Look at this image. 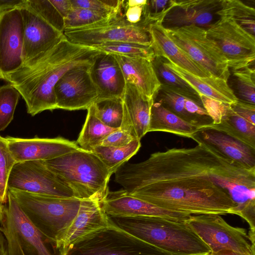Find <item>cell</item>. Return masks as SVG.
I'll list each match as a JSON object with an SVG mask.
<instances>
[{
	"label": "cell",
	"instance_id": "41",
	"mask_svg": "<svg viewBox=\"0 0 255 255\" xmlns=\"http://www.w3.org/2000/svg\"><path fill=\"white\" fill-rule=\"evenodd\" d=\"M236 215L247 222L250 227L248 235L252 240L255 242V200L249 201L237 206Z\"/></svg>",
	"mask_w": 255,
	"mask_h": 255
},
{
	"label": "cell",
	"instance_id": "50",
	"mask_svg": "<svg viewBox=\"0 0 255 255\" xmlns=\"http://www.w3.org/2000/svg\"><path fill=\"white\" fill-rule=\"evenodd\" d=\"M208 255H241L231 251H221L216 253H210Z\"/></svg>",
	"mask_w": 255,
	"mask_h": 255
},
{
	"label": "cell",
	"instance_id": "22",
	"mask_svg": "<svg viewBox=\"0 0 255 255\" xmlns=\"http://www.w3.org/2000/svg\"><path fill=\"white\" fill-rule=\"evenodd\" d=\"M90 72L99 92L98 99L123 98L126 82L114 55L102 52L91 67Z\"/></svg>",
	"mask_w": 255,
	"mask_h": 255
},
{
	"label": "cell",
	"instance_id": "14",
	"mask_svg": "<svg viewBox=\"0 0 255 255\" xmlns=\"http://www.w3.org/2000/svg\"><path fill=\"white\" fill-rule=\"evenodd\" d=\"M23 21L20 8L0 14V78L23 64Z\"/></svg>",
	"mask_w": 255,
	"mask_h": 255
},
{
	"label": "cell",
	"instance_id": "24",
	"mask_svg": "<svg viewBox=\"0 0 255 255\" xmlns=\"http://www.w3.org/2000/svg\"><path fill=\"white\" fill-rule=\"evenodd\" d=\"M114 55L120 66L126 83L133 85L147 97L153 98L161 84L152 61L142 57Z\"/></svg>",
	"mask_w": 255,
	"mask_h": 255
},
{
	"label": "cell",
	"instance_id": "4",
	"mask_svg": "<svg viewBox=\"0 0 255 255\" xmlns=\"http://www.w3.org/2000/svg\"><path fill=\"white\" fill-rule=\"evenodd\" d=\"M42 162L73 191L76 198L102 201L109 191L112 174L92 151L80 148Z\"/></svg>",
	"mask_w": 255,
	"mask_h": 255
},
{
	"label": "cell",
	"instance_id": "8",
	"mask_svg": "<svg viewBox=\"0 0 255 255\" xmlns=\"http://www.w3.org/2000/svg\"><path fill=\"white\" fill-rule=\"evenodd\" d=\"M185 223L211 253L231 251L241 255H255V242L246 230L231 226L220 215H191Z\"/></svg>",
	"mask_w": 255,
	"mask_h": 255
},
{
	"label": "cell",
	"instance_id": "10",
	"mask_svg": "<svg viewBox=\"0 0 255 255\" xmlns=\"http://www.w3.org/2000/svg\"><path fill=\"white\" fill-rule=\"evenodd\" d=\"M63 34L71 43L89 47L116 41L150 45L147 27L128 23L124 14L113 15L92 25L65 29Z\"/></svg>",
	"mask_w": 255,
	"mask_h": 255
},
{
	"label": "cell",
	"instance_id": "12",
	"mask_svg": "<svg viewBox=\"0 0 255 255\" xmlns=\"http://www.w3.org/2000/svg\"><path fill=\"white\" fill-rule=\"evenodd\" d=\"M8 190L59 197L75 198L73 191L42 161L16 163L7 182Z\"/></svg>",
	"mask_w": 255,
	"mask_h": 255
},
{
	"label": "cell",
	"instance_id": "17",
	"mask_svg": "<svg viewBox=\"0 0 255 255\" xmlns=\"http://www.w3.org/2000/svg\"><path fill=\"white\" fill-rule=\"evenodd\" d=\"M102 203L106 214L113 216H153L185 222L191 215L160 208L131 195L125 189L109 191Z\"/></svg>",
	"mask_w": 255,
	"mask_h": 255
},
{
	"label": "cell",
	"instance_id": "36",
	"mask_svg": "<svg viewBox=\"0 0 255 255\" xmlns=\"http://www.w3.org/2000/svg\"><path fill=\"white\" fill-rule=\"evenodd\" d=\"M114 15L116 14H108L86 8L72 7L68 16L64 19L65 29L92 25Z\"/></svg>",
	"mask_w": 255,
	"mask_h": 255
},
{
	"label": "cell",
	"instance_id": "25",
	"mask_svg": "<svg viewBox=\"0 0 255 255\" xmlns=\"http://www.w3.org/2000/svg\"><path fill=\"white\" fill-rule=\"evenodd\" d=\"M163 60L165 64L170 70L187 82L200 95L229 104L238 100L228 81L213 76L194 75L171 62L164 58Z\"/></svg>",
	"mask_w": 255,
	"mask_h": 255
},
{
	"label": "cell",
	"instance_id": "43",
	"mask_svg": "<svg viewBox=\"0 0 255 255\" xmlns=\"http://www.w3.org/2000/svg\"><path fill=\"white\" fill-rule=\"evenodd\" d=\"M230 106L236 114L255 125V105L237 100Z\"/></svg>",
	"mask_w": 255,
	"mask_h": 255
},
{
	"label": "cell",
	"instance_id": "31",
	"mask_svg": "<svg viewBox=\"0 0 255 255\" xmlns=\"http://www.w3.org/2000/svg\"><path fill=\"white\" fill-rule=\"evenodd\" d=\"M218 15L230 18L253 35H255V9L239 0H222Z\"/></svg>",
	"mask_w": 255,
	"mask_h": 255
},
{
	"label": "cell",
	"instance_id": "6",
	"mask_svg": "<svg viewBox=\"0 0 255 255\" xmlns=\"http://www.w3.org/2000/svg\"><path fill=\"white\" fill-rule=\"evenodd\" d=\"M0 225L8 255H62L57 242L33 225L8 191L0 211Z\"/></svg>",
	"mask_w": 255,
	"mask_h": 255
},
{
	"label": "cell",
	"instance_id": "15",
	"mask_svg": "<svg viewBox=\"0 0 255 255\" xmlns=\"http://www.w3.org/2000/svg\"><path fill=\"white\" fill-rule=\"evenodd\" d=\"M5 137L16 163L50 160L80 148L76 142L62 137L25 138L7 136Z\"/></svg>",
	"mask_w": 255,
	"mask_h": 255
},
{
	"label": "cell",
	"instance_id": "20",
	"mask_svg": "<svg viewBox=\"0 0 255 255\" xmlns=\"http://www.w3.org/2000/svg\"><path fill=\"white\" fill-rule=\"evenodd\" d=\"M123 100L124 114L120 128L140 140L148 132L153 98L147 97L135 86L126 83Z\"/></svg>",
	"mask_w": 255,
	"mask_h": 255
},
{
	"label": "cell",
	"instance_id": "2",
	"mask_svg": "<svg viewBox=\"0 0 255 255\" xmlns=\"http://www.w3.org/2000/svg\"><path fill=\"white\" fill-rule=\"evenodd\" d=\"M102 52L92 47L72 43L65 37L4 80L18 91L25 102L27 113L34 116L57 109L54 87L67 71L76 66L92 65Z\"/></svg>",
	"mask_w": 255,
	"mask_h": 255
},
{
	"label": "cell",
	"instance_id": "30",
	"mask_svg": "<svg viewBox=\"0 0 255 255\" xmlns=\"http://www.w3.org/2000/svg\"><path fill=\"white\" fill-rule=\"evenodd\" d=\"M140 146V140L136 139L123 147L98 145L91 151L100 158L112 175L135 154Z\"/></svg>",
	"mask_w": 255,
	"mask_h": 255
},
{
	"label": "cell",
	"instance_id": "33",
	"mask_svg": "<svg viewBox=\"0 0 255 255\" xmlns=\"http://www.w3.org/2000/svg\"><path fill=\"white\" fill-rule=\"evenodd\" d=\"M93 106L96 116L105 125L115 129L120 128L124 114L123 98L98 99Z\"/></svg>",
	"mask_w": 255,
	"mask_h": 255
},
{
	"label": "cell",
	"instance_id": "7",
	"mask_svg": "<svg viewBox=\"0 0 255 255\" xmlns=\"http://www.w3.org/2000/svg\"><path fill=\"white\" fill-rule=\"evenodd\" d=\"M62 255H172L111 225L62 251Z\"/></svg>",
	"mask_w": 255,
	"mask_h": 255
},
{
	"label": "cell",
	"instance_id": "5",
	"mask_svg": "<svg viewBox=\"0 0 255 255\" xmlns=\"http://www.w3.org/2000/svg\"><path fill=\"white\" fill-rule=\"evenodd\" d=\"M33 225L60 244L78 212L81 200L8 190Z\"/></svg>",
	"mask_w": 255,
	"mask_h": 255
},
{
	"label": "cell",
	"instance_id": "51",
	"mask_svg": "<svg viewBox=\"0 0 255 255\" xmlns=\"http://www.w3.org/2000/svg\"><path fill=\"white\" fill-rule=\"evenodd\" d=\"M2 205H3L0 203V211L1 209V207H2Z\"/></svg>",
	"mask_w": 255,
	"mask_h": 255
},
{
	"label": "cell",
	"instance_id": "35",
	"mask_svg": "<svg viewBox=\"0 0 255 255\" xmlns=\"http://www.w3.org/2000/svg\"><path fill=\"white\" fill-rule=\"evenodd\" d=\"M20 95L10 84L0 87V131L12 121Z\"/></svg>",
	"mask_w": 255,
	"mask_h": 255
},
{
	"label": "cell",
	"instance_id": "26",
	"mask_svg": "<svg viewBox=\"0 0 255 255\" xmlns=\"http://www.w3.org/2000/svg\"><path fill=\"white\" fill-rule=\"evenodd\" d=\"M200 128L184 121L160 103L152 104L148 132L163 131L191 138Z\"/></svg>",
	"mask_w": 255,
	"mask_h": 255
},
{
	"label": "cell",
	"instance_id": "34",
	"mask_svg": "<svg viewBox=\"0 0 255 255\" xmlns=\"http://www.w3.org/2000/svg\"><path fill=\"white\" fill-rule=\"evenodd\" d=\"M102 52L129 57H142L152 61L154 54L150 45L131 42H108L92 46Z\"/></svg>",
	"mask_w": 255,
	"mask_h": 255
},
{
	"label": "cell",
	"instance_id": "39",
	"mask_svg": "<svg viewBox=\"0 0 255 255\" xmlns=\"http://www.w3.org/2000/svg\"><path fill=\"white\" fill-rule=\"evenodd\" d=\"M172 5V0H147L143 6L142 25L145 27L154 23H161Z\"/></svg>",
	"mask_w": 255,
	"mask_h": 255
},
{
	"label": "cell",
	"instance_id": "48",
	"mask_svg": "<svg viewBox=\"0 0 255 255\" xmlns=\"http://www.w3.org/2000/svg\"><path fill=\"white\" fill-rule=\"evenodd\" d=\"M0 255H8L6 240L0 228Z\"/></svg>",
	"mask_w": 255,
	"mask_h": 255
},
{
	"label": "cell",
	"instance_id": "42",
	"mask_svg": "<svg viewBox=\"0 0 255 255\" xmlns=\"http://www.w3.org/2000/svg\"><path fill=\"white\" fill-rule=\"evenodd\" d=\"M136 139L128 132L120 128L111 133L103 140L100 145L123 147Z\"/></svg>",
	"mask_w": 255,
	"mask_h": 255
},
{
	"label": "cell",
	"instance_id": "23",
	"mask_svg": "<svg viewBox=\"0 0 255 255\" xmlns=\"http://www.w3.org/2000/svg\"><path fill=\"white\" fill-rule=\"evenodd\" d=\"M147 30L154 56L163 58L194 75L211 76L172 40L161 23L150 24L147 26Z\"/></svg>",
	"mask_w": 255,
	"mask_h": 255
},
{
	"label": "cell",
	"instance_id": "16",
	"mask_svg": "<svg viewBox=\"0 0 255 255\" xmlns=\"http://www.w3.org/2000/svg\"><path fill=\"white\" fill-rule=\"evenodd\" d=\"M222 0H172L162 25L174 28L194 25L206 30L220 19Z\"/></svg>",
	"mask_w": 255,
	"mask_h": 255
},
{
	"label": "cell",
	"instance_id": "44",
	"mask_svg": "<svg viewBox=\"0 0 255 255\" xmlns=\"http://www.w3.org/2000/svg\"><path fill=\"white\" fill-rule=\"evenodd\" d=\"M70 1L72 7L86 8L108 14H116L102 0H70Z\"/></svg>",
	"mask_w": 255,
	"mask_h": 255
},
{
	"label": "cell",
	"instance_id": "1",
	"mask_svg": "<svg viewBox=\"0 0 255 255\" xmlns=\"http://www.w3.org/2000/svg\"><path fill=\"white\" fill-rule=\"evenodd\" d=\"M239 166L207 147L172 148L145 160L124 163L115 181L131 195L190 215L235 214L237 203L218 184Z\"/></svg>",
	"mask_w": 255,
	"mask_h": 255
},
{
	"label": "cell",
	"instance_id": "29",
	"mask_svg": "<svg viewBox=\"0 0 255 255\" xmlns=\"http://www.w3.org/2000/svg\"><path fill=\"white\" fill-rule=\"evenodd\" d=\"M116 129L106 126L97 118L92 105L87 109L85 123L76 142L82 149L91 151Z\"/></svg>",
	"mask_w": 255,
	"mask_h": 255
},
{
	"label": "cell",
	"instance_id": "46",
	"mask_svg": "<svg viewBox=\"0 0 255 255\" xmlns=\"http://www.w3.org/2000/svg\"><path fill=\"white\" fill-rule=\"evenodd\" d=\"M49 0L64 19L72 8L70 0Z\"/></svg>",
	"mask_w": 255,
	"mask_h": 255
},
{
	"label": "cell",
	"instance_id": "27",
	"mask_svg": "<svg viewBox=\"0 0 255 255\" xmlns=\"http://www.w3.org/2000/svg\"><path fill=\"white\" fill-rule=\"evenodd\" d=\"M208 128L222 132L255 148V125L234 113L230 104L220 122Z\"/></svg>",
	"mask_w": 255,
	"mask_h": 255
},
{
	"label": "cell",
	"instance_id": "40",
	"mask_svg": "<svg viewBox=\"0 0 255 255\" xmlns=\"http://www.w3.org/2000/svg\"><path fill=\"white\" fill-rule=\"evenodd\" d=\"M204 108L213 120V124L218 123L224 115L229 104L200 95Z\"/></svg>",
	"mask_w": 255,
	"mask_h": 255
},
{
	"label": "cell",
	"instance_id": "19",
	"mask_svg": "<svg viewBox=\"0 0 255 255\" xmlns=\"http://www.w3.org/2000/svg\"><path fill=\"white\" fill-rule=\"evenodd\" d=\"M191 138L242 168L255 169V148L222 132L203 128L194 133Z\"/></svg>",
	"mask_w": 255,
	"mask_h": 255
},
{
	"label": "cell",
	"instance_id": "47",
	"mask_svg": "<svg viewBox=\"0 0 255 255\" xmlns=\"http://www.w3.org/2000/svg\"><path fill=\"white\" fill-rule=\"evenodd\" d=\"M25 0H0V14L4 11L14 8H20Z\"/></svg>",
	"mask_w": 255,
	"mask_h": 255
},
{
	"label": "cell",
	"instance_id": "18",
	"mask_svg": "<svg viewBox=\"0 0 255 255\" xmlns=\"http://www.w3.org/2000/svg\"><path fill=\"white\" fill-rule=\"evenodd\" d=\"M23 21V64L53 47L65 37L29 7L20 8Z\"/></svg>",
	"mask_w": 255,
	"mask_h": 255
},
{
	"label": "cell",
	"instance_id": "11",
	"mask_svg": "<svg viewBox=\"0 0 255 255\" xmlns=\"http://www.w3.org/2000/svg\"><path fill=\"white\" fill-rule=\"evenodd\" d=\"M219 47L231 71L255 67V37L234 20L221 17L206 29Z\"/></svg>",
	"mask_w": 255,
	"mask_h": 255
},
{
	"label": "cell",
	"instance_id": "3",
	"mask_svg": "<svg viewBox=\"0 0 255 255\" xmlns=\"http://www.w3.org/2000/svg\"><path fill=\"white\" fill-rule=\"evenodd\" d=\"M108 218L110 225L172 255H208L211 253L185 222L153 216L108 215Z\"/></svg>",
	"mask_w": 255,
	"mask_h": 255
},
{
	"label": "cell",
	"instance_id": "37",
	"mask_svg": "<svg viewBox=\"0 0 255 255\" xmlns=\"http://www.w3.org/2000/svg\"><path fill=\"white\" fill-rule=\"evenodd\" d=\"M26 6L59 31L63 33L64 19L49 0H25Z\"/></svg>",
	"mask_w": 255,
	"mask_h": 255
},
{
	"label": "cell",
	"instance_id": "32",
	"mask_svg": "<svg viewBox=\"0 0 255 255\" xmlns=\"http://www.w3.org/2000/svg\"><path fill=\"white\" fill-rule=\"evenodd\" d=\"M230 87L238 100L255 105V67L232 71Z\"/></svg>",
	"mask_w": 255,
	"mask_h": 255
},
{
	"label": "cell",
	"instance_id": "49",
	"mask_svg": "<svg viewBox=\"0 0 255 255\" xmlns=\"http://www.w3.org/2000/svg\"><path fill=\"white\" fill-rule=\"evenodd\" d=\"M147 0H125L124 3L126 6H134L138 5H142L146 3Z\"/></svg>",
	"mask_w": 255,
	"mask_h": 255
},
{
	"label": "cell",
	"instance_id": "45",
	"mask_svg": "<svg viewBox=\"0 0 255 255\" xmlns=\"http://www.w3.org/2000/svg\"><path fill=\"white\" fill-rule=\"evenodd\" d=\"M144 5L126 6L124 3V16L125 20L130 24L143 25Z\"/></svg>",
	"mask_w": 255,
	"mask_h": 255
},
{
	"label": "cell",
	"instance_id": "9",
	"mask_svg": "<svg viewBox=\"0 0 255 255\" xmlns=\"http://www.w3.org/2000/svg\"><path fill=\"white\" fill-rule=\"evenodd\" d=\"M172 40L194 62L211 76L227 81L231 73L227 60L206 30L194 25L165 28Z\"/></svg>",
	"mask_w": 255,
	"mask_h": 255
},
{
	"label": "cell",
	"instance_id": "28",
	"mask_svg": "<svg viewBox=\"0 0 255 255\" xmlns=\"http://www.w3.org/2000/svg\"><path fill=\"white\" fill-rule=\"evenodd\" d=\"M152 63L161 86L203 107L198 93L184 80L170 70L165 64L163 58L154 56Z\"/></svg>",
	"mask_w": 255,
	"mask_h": 255
},
{
	"label": "cell",
	"instance_id": "21",
	"mask_svg": "<svg viewBox=\"0 0 255 255\" xmlns=\"http://www.w3.org/2000/svg\"><path fill=\"white\" fill-rule=\"evenodd\" d=\"M102 202L97 199L81 201L77 214L60 244L61 252L82 237L110 225Z\"/></svg>",
	"mask_w": 255,
	"mask_h": 255
},
{
	"label": "cell",
	"instance_id": "38",
	"mask_svg": "<svg viewBox=\"0 0 255 255\" xmlns=\"http://www.w3.org/2000/svg\"><path fill=\"white\" fill-rule=\"evenodd\" d=\"M7 145L5 137L0 135V201H7V182L11 171L16 163Z\"/></svg>",
	"mask_w": 255,
	"mask_h": 255
},
{
	"label": "cell",
	"instance_id": "13",
	"mask_svg": "<svg viewBox=\"0 0 255 255\" xmlns=\"http://www.w3.org/2000/svg\"><path fill=\"white\" fill-rule=\"evenodd\" d=\"M92 65L73 67L58 80L54 87L57 109L87 110L98 100L99 92L91 76Z\"/></svg>",
	"mask_w": 255,
	"mask_h": 255
}]
</instances>
